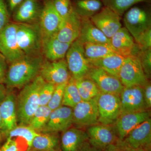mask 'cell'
<instances>
[{"mask_svg":"<svg viewBox=\"0 0 151 151\" xmlns=\"http://www.w3.org/2000/svg\"><path fill=\"white\" fill-rule=\"evenodd\" d=\"M144 98L146 106L148 109L151 107V85L150 82H148L144 86Z\"/></svg>","mask_w":151,"mask_h":151,"instance_id":"cell-43","label":"cell"},{"mask_svg":"<svg viewBox=\"0 0 151 151\" xmlns=\"http://www.w3.org/2000/svg\"><path fill=\"white\" fill-rule=\"evenodd\" d=\"M8 94L6 88L3 84H0V103L5 98Z\"/></svg>","mask_w":151,"mask_h":151,"instance_id":"cell-46","label":"cell"},{"mask_svg":"<svg viewBox=\"0 0 151 151\" xmlns=\"http://www.w3.org/2000/svg\"><path fill=\"white\" fill-rule=\"evenodd\" d=\"M97 97L82 100L73 108V124L78 127H89L99 123Z\"/></svg>","mask_w":151,"mask_h":151,"instance_id":"cell-10","label":"cell"},{"mask_svg":"<svg viewBox=\"0 0 151 151\" xmlns=\"http://www.w3.org/2000/svg\"><path fill=\"white\" fill-rule=\"evenodd\" d=\"M125 28L136 40L141 34L151 28L150 17L145 10L135 7L125 14L124 18Z\"/></svg>","mask_w":151,"mask_h":151,"instance_id":"cell-11","label":"cell"},{"mask_svg":"<svg viewBox=\"0 0 151 151\" xmlns=\"http://www.w3.org/2000/svg\"><path fill=\"white\" fill-rule=\"evenodd\" d=\"M55 10L62 19L67 17L73 11L70 0H52Z\"/></svg>","mask_w":151,"mask_h":151,"instance_id":"cell-36","label":"cell"},{"mask_svg":"<svg viewBox=\"0 0 151 151\" xmlns=\"http://www.w3.org/2000/svg\"><path fill=\"white\" fill-rule=\"evenodd\" d=\"M40 134V133L37 132L29 126L19 125L9 132L8 138L20 137L23 138L25 140L30 149L34 139Z\"/></svg>","mask_w":151,"mask_h":151,"instance_id":"cell-33","label":"cell"},{"mask_svg":"<svg viewBox=\"0 0 151 151\" xmlns=\"http://www.w3.org/2000/svg\"><path fill=\"white\" fill-rule=\"evenodd\" d=\"M122 114L148 111L143 86L124 87L120 94Z\"/></svg>","mask_w":151,"mask_h":151,"instance_id":"cell-9","label":"cell"},{"mask_svg":"<svg viewBox=\"0 0 151 151\" xmlns=\"http://www.w3.org/2000/svg\"><path fill=\"white\" fill-rule=\"evenodd\" d=\"M145 1V0H103V2L105 7L111 9L121 16L132 6Z\"/></svg>","mask_w":151,"mask_h":151,"instance_id":"cell-34","label":"cell"},{"mask_svg":"<svg viewBox=\"0 0 151 151\" xmlns=\"http://www.w3.org/2000/svg\"><path fill=\"white\" fill-rule=\"evenodd\" d=\"M81 25L78 39L83 44H109L111 40L108 38L96 27L89 18L81 17Z\"/></svg>","mask_w":151,"mask_h":151,"instance_id":"cell-24","label":"cell"},{"mask_svg":"<svg viewBox=\"0 0 151 151\" xmlns=\"http://www.w3.org/2000/svg\"><path fill=\"white\" fill-rule=\"evenodd\" d=\"M2 132V128L1 119V116H0V140L1 139Z\"/></svg>","mask_w":151,"mask_h":151,"instance_id":"cell-49","label":"cell"},{"mask_svg":"<svg viewBox=\"0 0 151 151\" xmlns=\"http://www.w3.org/2000/svg\"><path fill=\"white\" fill-rule=\"evenodd\" d=\"M8 63L4 57L0 53V84H4L7 71Z\"/></svg>","mask_w":151,"mask_h":151,"instance_id":"cell-41","label":"cell"},{"mask_svg":"<svg viewBox=\"0 0 151 151\" xmlns=\"http://www.w3.org/2000/svg\"><path fill=\"white\" fill-rule=\"evenodd\" d=\"M148 111L121 114L114 123V130L119 140H122L130 132L150 118Z\"/></svg>","mask_w":151,"mask_h":151,"instance_id":"cell-15","label":"cell"},{"mask_svg":"<svg viewBox=\"0 0 151 151\" xmlns=\"http://www.w3.org/2000/svg\"><path fill=\"white\" fill-rule=\"evenodd\" d=\"M136 43L138 45L141 50H145L151 48V29L147 30L141 34L137 39L135 40Z\"/></svg>","mask_w":151,"mask_h":151,"instance_id":"cell-40","label":"cell"},{"mask_svg":"<svg viewBox=\"0 0 151 151\" xmlns=\"http://www.w3.org/2000/svg\"><path fill=\"white\" fill-rule=\"evenodd\" d=\"M126 58V57L121 55L115 54L100 59L88 60V61L91 66L100 68L106 72L119 77V71Z\"/></svg>","mask_w":151,"mask_h":151,"instance_id":"cell-26","label":"cell"},{"mask_svg":"<svg viewBox=\"0 0 151 151\" xmlns=\"http://www.w3.org/2000/svg\"><path fill=\"white\" fill-rule=\"evenodd\" d=\"M105 151H129V149L123 145L119 140L116 142L107 147Z\"/></svg>","mask_w":151,"mask_h":151,"instance_id":"cell-44","label":"cell"},{"mask_svg":"<svg viewBox=\"0 0 151 151\" xmlns=\"http://www.w3.org/2000/svg\"><path fill=\"white\" fill-rule=\"evenodd\" d=\"M90 18L92 23L109 39L122 27L120 16L107 7Z\"/></svg>","mask_w":151,"mask_h":151,"instance_id":"cell-14","label":"cell"},{"mask_svg":"<svg viewBox=\"0 0 151 151\" xmlns=\"http://www.w3.org/2000/svg\"><path fill=\"white\" fill-rule=\"evenodd\" d=\"M59 140L51 133L40 134L34 139L30 148L35 151H58Z\"/></svg>","mask_w":151,"mask_h":151,"instance_id":"cell-27","label":"cell"},{"mask_svg":"<svg viewBox=\"0 0 151 151\" xmlns=\"http://www.w3.org/2000/svg\"><path fill=\"white\" fill-rule=\"evenodd\" d=\"M88 140L87 133L77 128H69L63 132L61 140L62 151H81Z\"/></svg>","mask_w":151,"mask_h":151,"instance_id":"cell-25","label":"cell"},{"mask_svg":"<svg viewBox=\"0 0 151 151\" xmlns=\"http://www.w3.org/2000/svg\"><path fill=\"white\" fill-rule=\"evenodd\" d=\"M42 8L38 0H23L13 12L14 22L17 23L38 22Z\"/></svg>","mask_w":151,"mask_h":151,"instance_id":"cell-21","label":"cell"},{"mask_svg":"<svg viewBox=\"0 0 151 151\" xmlns=\"http://www.w3.org/2000/svg\"><path fill=\"white\" fill-rule=\"evenodd\" d=\"M67 83L58 84L55 86L52 97L47 105L49 108L52 111L55 110L62 106L64 90Z\"/></svg>","mask_w":151,"mask_h":151,"instance_id":"cell-35","label":"cell"},{"mask_svg":"<svg viewBox=\"0 0 151 151\" xmlns=\"http://www.w3.org/2000/svg\"><path fill=\"white\" fill-rule=\"evenodd\" d=\"M23 0H9V6L10 10L13 12Z\"/></svg>","mask_w":151,"mask_h":151,"instance_id":"cell-45","label":"cell"},{"mask_svg":"<svg viewBox=\"0 0 151 151\" xmlns=\"http://www.w3.org/2000/svg\"><path fill=\"white\" fill-rule=\"evenodd\" d=\"M70 44L60 41L56 35L42 37V55L45 59L49 61L64 59Z\"/></svg>","mask_w":151,"mask_h":151,"instance_id":"cell-23","label":"cell"},{"mask_svg":"<svg viewBox=\"0 0 151 151\" xmlns=\"http://www.w3.org/2000/svg\"><path fill=\"white\" fill-rule=\"evenodd\" d=\"M0 151H18L16 142L12 138H8L1 148Z\"/></svg>","mask_w":151,"mask_h":151,"instance_id":"cell-42","label":"cell"},{"mask_svg":"<svg viewBox=\"0 0 151 151\" xmlns=\"http://www.w3.org/2000/svg\"><path fill=\"white\" fill-rule=\"evenodd\" d=\"M17 24V40L22 51L25 55H41L42 35L38 22Z\"/></svg>","mask_w":151,"mask_h":151,"instance_id":"cell-3","label":"cell"},{"mask_svg":"<svg viewBox=\"0 0 151 151\" xmlns=\"http://www.w3.org/2000/svg\"><path fill=\"white\" fill-rule=\"evenodd\" d=\"M100 150L94 147L93 146H90L86 142L82 148L81 151H100Z\"/></svg>","mask_w":151,"mask_h":151,"instance_id":"cell-47","label":"cell"},{"mask_svg":"<svg viewBox=\"0 0 151 151\" xmlns=\"http://www.w3.org/2000/svg\"><path fill=\"white\" fill-rule=\"evenodd\" d=\"M86 133L90 144L99 150H105L119 140L111 125L95 124L89 127Z\"/></svg>","mask_w":151,"mask_h":151,"instance_id":"cell-18","label":"cell"},{"mask_svg":"<svg viewBox=\"0 0 151 151\" xmlns=\"http://www.w3.org/2000/svg\"><path fill=\"white\" fill-rule=\"evenodd\" d=\"M129 151H150V150H146L144 149H129Z\"/></svg>","mask_w":151,"mask_h":151,"instance_id":"cell-48","label":"cell"},{"mask_svg":"<svg viewBox=\"0 0 151 151\" xmlns=\"http://www.w3.org/2000/svg\"><path fill=\"white\" fill-rule=\"evenodd\" d=\"M73 124V108L62 105L52 111L48 122L41 132H64Z\"/></svg>","mask_w":151,"mask_h":151,"instance_id":"cell-17","label":"cell"},{"mask_svg":"<svg viewBox=\"0 0 151 151\" xmlns=\"http://www.w3.org/2000/svg\"><path fill=\"white\" fill-rule=\"evenodd\" d=\"M97 100L98 122L104 125L114 124L122 114L120 94L100 92Z\"/></svg>","mask_w":151,"mask_h":151,"instance_id":"cell-5","label":"cell"},{"mask_svg":"<svg viewBox=\"0 0 151 151\" xmlns=\"http://www.w3.org/2000/svg\"><path fill=\"white\" fill-rule=\"evenodd\" d=\"M112 46L121 55L137 56L141 50L134 38L125 27L121 28L110 39Z\"/></svg>","mask_w":151,"mask_h":151,"instance_id":"cell-20","label":"cell"},{"mask_svg":"<svg viewBox=\"0 0 151 151\" xmlns=\"http://www.w3.org/2000/svg\"><path fill=\"white\" fill-rule=\"evenodd\" d=\"M81 101L76 80L71 76L65 86L62 105L73 108Z\"/></svg>","mask_w":151,"mask_h":151,"instance_id":"cell-30","label":"cell"},{"mask_svg":"<svg viewBox=\"0 0 151 151\" xmlns=\"http://www.w3.org/2000/svg\"><path fill=\"white\" fill-rule=\"evenodd\" d=\"M52 111L47 105L40 106L28 126L39 133L42 132L48 122Z\"/></svg>","mask_w":151,"mask_h":151,"instance_id":"cell-32","label":"cell"},{"mask_svg":"<svg viewBox=\"0 0 151 151\" xmlns=\"http://www.w3.org/2000/svg\"><path fill=\"white\" fill-rule=\"evenodd\" d=\"M39 75L45 82L55 85L67 83L71 77L64 59L54 61L45 59Z\"/></svg>","mask_w":151,"mask_h":151,"instance_id":"cell-8","label":"cell"},{"mask_svg":"<svg viewBox=\"0 0 151 151\" xmlns=\"http://www.w3.org/2000/svg\"><path fill=\"white\" fill-rule=\"evenodd\" d=\"M86 77L94 81L101 92L120 94L124 87L119 77L100 68L91 66Z\"/></svg>","mask_w":151,"mask_h":151,"instance_id":"cell-12","label":"cell"},{"mask_svg":"<svg viewBox=\"0 0 151 151\" xmlns=\"http://www.w3.org/2000/svg\"><path fill=\"white\" fill-rule=\"evenodd\" d=\"M78 92L83 101H87L97 97L100 91L94 81L88 77L76 80Z\"/></svg>","mask_w":151,"mask_h":151,"instance_id":"cell-29","label":"cell"},{"mask_svg":"<svg viewBox=\"0 0 151 151\" xmlns=\"http://www.w3.org/2000/svg\"><path fill=\"white\" fill-rule=\"evenodd\" d=\"M119 78L124 87L144 86L148 82L137 56L126 57L119 71Z\"/></svg>","mask_w":151,"mask_h":151,"instance_id":"cell-6","label":"cell"},{"mask_svg":"<svg viewBox=\"0 0 151 151\" xmlns=\"http://www.w3.org/2000/svg\"><path fill=\"white\" fill-rule=\"evenodd\" d=\"M119 141L123 145L129 149L150 150L151 118L135 128L122 140Z\"/></svg>","mask_w":151,"mask_h":151,"instance_id":"cell-13","label":"cell"},{"mask_svg":"<svg viewBox=\"0 0 151 151\" xmlns=\"http://www.w3.org/2000/svg\"><path fill=\"white\" fill-rule=\"evenodd\" d=\"M140 61L147 78H150L151 73V48L141 50L137 56Z\"/></svg>","mask_w":151,"mask_h":151,"instance_id":"cell-37","label":"cell"},{"mask_svg":"<svg viewBox=\"0 0 151 151\" xmlns=\"http://www.w3.org/2000/svg\"><path fill=\"white\" fill-rule=\"evenodd\" d=\"M0 116L2 132L9 133L17 126L16 97L13 93H9L0 103Z\"/></svg>","mask_w":151,"mask_h":151,"instance_id":"cell-22","label":"cell"},{"mask_svg":"<svg viewBox=\"0 0 151 151\" xmlns=\"http://www.w3.org/2000/svg\"><path fill=\"white\" fill-rule=\"evenodd\" d=\"M55 86L52 83L45 82L40 92V106H46L48 105L52 97Z\"/></svg>","mask_w":151,"mask_h":151,"instance_id":"cell-38","label":"cell"},{"mask_svg":"<svg viewBox=\"0 0 151 151\" xmlns=\"http://www.w3.org/2000/svg\"><path fill=\"white\" fill-rule=\"evenodd\" d=\"M76 9H74L81 17H91L102 7V3L99 0H78L76 3Z\"/></svg>","mask_w":151,"mask_h":151,"instance_id":"cell-31","label":"cell"},{"mask_svg":"<svg viewBox=\"0 0 151 151\" xmlns=\"http://www.w3.org/2000/svg\"><path fill=\"white\" fill-rule=\"evenodd\" d=\"M81 25V17L73 9L67 17L62 19L57 37L62 42L71 44L79 37Z\"/></svg>","mask_w":151,"mask_h":151,"instance_id":"cell-19","label":"cell"},{"mask_svg":"<svg viewBox=\"0 0 151 151\" xmlns=\"http://www.w3.org/2000/svg\"><path fill=\"white\" fill-rule=\"evenodd\" d=\"M17 29L16 23L10 22L0 33V53L9 64L25 55L19 47Z\"/></svg>","mask_w":151,"mask_h":151,"instance_id":"cell-7","label":"cell"},{"mask_svg":"<svg viewBox=\"0 0 151 151\" xmlns=\"http://www.w3.org/2000/svg\"><path fill=\"white\" fill-rule=\"evenodd\" d=\"M62 21L55 9L52 0L46 1L42 6L38 21L42 37L56 35Z\"/></svg>","mask_w":151,"mask_h":151,"instance_id":"cell-16","label":"cell"},{"mask_svg":"<svg viewBox=\"0 0 151 151\" xmlns=\"http://www.w3.org/2000/svg\"><path fill=\"white\" fill-rule=\"evenodd\" d=\"M84 46L85 55L88 60L100 59L111 55L119 54L109 44L86 43Z\"/></svg>","mask_w":151,"mask_h":151,"instance_id":"cell-28","label":"cell"},{"mask_svg":"<svg viewBox=\"0 0 151 151\" xmlns=\"http://www.w3.org/2000/svg\"><path fill=\"white\" fill-rule=\"evenodd\" d=\"M45 58L42 55H25L9 64L4 84L9 87L24 86L40 75Z\"/></svg>","mask_w":151,"mask_h":151,"instance_id":"cell-1","label":"cell"},{"mask_svg":"<svg viewBox=\"0 0 151 151\" xmlns=\"http://www.w3.org/2000/svg\"><path fill=\"white\" fill-rule=\"evenodd\" d=\"M10 22L9 14L6 0H0V33Z\"/></svg>","mask_w":151,"mask_h":151,"instance_id":"cell-39","label":"cell"},{"mask_svg":"<svg viewBox=\"0 0 151 151\" xmlns=\"http://www.w3.org/2000/svg\"><path fill=\"white\" fill-rule=\"evenodd\" d=\"M65 57L71 76L75 80L86 77L91 65L85 55L84 44L78 39L70 44Z\"/></svg>","mask_w":151,"mask_h":151,"instance_id":"cell-4","label":"cell"},{"mask_svg":"<svg viewBox=\"0 0 151 151\" xmlns=\"http://www.w3.org/2000/svg\"><path fill=\"white\" fill-rule=\"evenodd\" d=\"M45 81L40 75L24 86L16 98L17 116L20 125L28 126L40 106L39 94Z\"/></svg>","mask_w":151,"mask_h":151,"instance_id":"cell-2","label":"cell"}]
</instances>
